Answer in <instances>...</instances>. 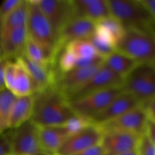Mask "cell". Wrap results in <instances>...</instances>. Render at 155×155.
<instances>
[{"label": "cell", "instance_id": "obj_22", "mask_svg": "<svg viewBox=\"0 0 155 155\" xmlns=\"http://www.w3.org/2000/svg\"><path fill=\"white\" fill-rule=\"evenodd\" d=\"M34 108V95L16 97L11 111L9 130L18 128L24 123L30 120Z\"/></svg>", "mask_w": 155, "mask_h": 155}, {"label": "cell", "instance_id": "obj_27", "mask_svg": "<svg viewBox=\"0 0 155 155\" xmlns=\"http://www.w3.org/2000/svg\"><path fill=\"white\" fill-rule=\"evenodd\" d=\"M88 41L92 44L97 53L104 59L116 50L114 43L111 39L104 32L96 28V26L95 33Z\"/></svg>", "mask_w": 155, "mask_h": 155}, {"label": "cell", "instance_id": "obj_32", "mask_svg": "<svg viewBox=\"0 0 155 155\" xmlns=\"http://www.w3.org/2000/svg\"><path fill=\"white\" fill-rule=\"evenodd\" d=\"M9 61H10L8 59L0 58V91L6 89L5 78L6 68Z\"/></svg>", "mask_w": 155, "mask_h": 155}, {"label": "cell", "instance_id": "obj_33", "mask_svg": "<svg viewBox=\"0 0 155 155\" xmlns=\"http://www.w3.org/2000/svg\"><path fill=\"white\" fill-rule=\"evenodd\" d=\"M148 120L155 122V96L145 106Z\"/></svg>", "mask_w": 155, "mask_h": 155}, {"label": "cell", "instance_id": "obj_15", "mask_svg": "<svg viewBox=\"0 0 155 155\" xmlns=\"http://www.w3.org/2000/svg\"><path fill=\"white\" fill-rule=\"evenodd\" d=\"M28 39L27 27L14 29L0 38V58L16 60L23 55Z\"/></svg>", "mask_w": 155, "mask_h": 155}, {"label": "cell", "instance_id": "obj_35", "mask_svg": "<svg viewBox=\"0 0 155 155\" xmlns=\"http://www.w3.org/2000/svg\"><path fill=\"white\" fill-rule=\"evenodd\" d=\"M145 133L155 146V122L150 120L148 121Z\"/></svg>", "mask_w": 155, "mask_h": 155}, {"label": "cell", "instance_id": "obj_38", "mask_svg": "<svg viewBox=\"0 0 155 155\" xmlns=\"http://www.w3.org/2000/svg\"><path fill=\"white\" fill-rule=\"evenodd\" d=\"M152 65H153V67H154V68L155 69V61H154V63L152 64Z\"/></svg>", "mask_w": 155, "mask_h": 155}, {"label": "cell", "instance_id": "obj_26", "mask_svg": "<svg viewBox=\"0 0 155 155\" xmlns=\"http://www.w3.org/2000/svg\"><path fill=\"white\" fill-rule=\"evenodd\" d=\"M16 97L8 89L0 91V135L9 130V120Z\"/></svg>", "mask_w": 155, "mask_h": 155}, {"label": "cell", "instance_id": "obj_3", "mask_svg": "<svg viewBox=\"0 0 155 155\" xmlns=\"http://www.w3.org/2000/svg\"><path fill=\"white\" fill-rule=\"evenodd\" d=\"M116 50L139 64H151L155 61V34L139 29H125Z\"/></svg>", "mask_w": 155, "mask_h": 155}, {"label": "cell", "instance_id": "obj_28", "mask_svg": "<svg viewBox=\"0 0 155 155\" xmlns=\"http://www.w3.org/2000/svg\"><path fill=\"white\" fill-rule=\"evenodd\" d=\"M95 26L96 28L104 32L111 39L112 42L114 43L115 47L125 32V28L123 27L122 24L111 16L107 17L98 21L95 23Z\"/></svg>", "mask_w": 155, "mask_h": 155}, {"label": "cell", "instance_id": "obj_31", "mask_svg": "<svg viewBox=\"0 0 155 155\" xmlns=\"http://www.w3.org/2000/svg\"><path fill=\"white\" fill-rule=\"evenodd\" d=\"M12 130L0 135V155H12Z\"/></svg>", "mask_w": 155, "mask_h": 155}, {"label": "cell", "instance_id": "obj_30", "mask_svg": "<svg viewBox=\"0 0 155 155\" xmlns=\"http://www.w3.org/2000/svg\"><path fill=\"white\" fill-rule=\"evenodd\" d=\"M136 151L138 155H155V146L145 133L139 138Z\"/></svg>", "mask_w": 155, "mask_h": 155}, {"label": "cell", "instance_id": "obj_2", "mask_svg": "<svg viewBox=\"0 0 155 155\" xmlns=\"http://www.w3.org/2000/svg\"><path fill=\"white\" fill-rule=\"evenodd\" d=\"M110 16L125 29L145 30L155 34V21L141 0H107Z\"/></svg>", "mask_w": 155, "mask_h": 155}, {"label": "cell", "instance_id": "obj_13", "mask_svg": "<svg viewBox=\"0 0 155 155\" xmlns=\"http://www.w3.org/2000/svg\"><path fill=\"white\" fill-rule=\"evenodd\" d=\"M141 136L121 131L103 132L101 145L104 155H123L136 150Z\"/></svg>", "mask_w": 155, "mask_h": 155}, {"label": "cell", "instance_id": "obj_19", "mask_svg": "<svg viewBox=\"0 0 155 155\" xmlns=\"http://www.w3.org/2000/svg\"><path fill=\"white\" fill-rule=\"evenodd\" d=\"M64 46L66 47L75 57L76 64L74 68L98 66L104 62V58L97 53L88 40L74 41Z\"/></svg>", "mask_w": 155, "mask_h": 155}, {"label": "cell", "instance_id": "obj_1", "mask_svg": "<svg viewBox=\"0 0 155 155\" xmlns=\"http://www.w3.org/2000/svg\"><path fill=\"white\" fill-rule=\"evenodd\" d=\"M33 95L34 108L30 120L38 127L64 125L76 115L64 95L54 86Z\"/></svg>", "mask_w": 155, "mask_h": 155}, {"label": "cell", "instance_id": "obj_6", "mask_svg": "<svg viewBox=\"0 0 155 155\" xmlns=\"http://www.w3.org/2000/svg\"><path fill=\"white\" fill-rule=\"evenodd\" d=\"M122 92V87L111 88L93 92L82 98L68 101V103L76 115L91 121L92 118L101 114Z\"/></svg>", "mask_w": 155, "mask_h": 155}, {"label": "cell", "instance_id": "obj_29", "mask_svg": "<svg viewBox=\"0 0 155 155\" xmlns=\"http://www.w3.org/2000/svg\"><path fill=\"white\" fill-rule=\"evenodd\" d=\"M91 121L89 120L86 119L84 117H82L78 116V115H75L73 117H71L64 124V126L66 127L70 136H71V135L75 134L77 132L83 130L84 127L89 125Z\"/></svg>", "mask_w": 155, "mask_h": 155}, {"label": "cell", "instance_id": "obj_17", "mask_svg": "<svg viewBox=\"0 0 155 155\" xmlns=\"http://www.w3.org/2000/svg\"><path fill=\"white\" fill-rule=\"evenodd\" d=\"M17 59L22 63L30 74L36 87V93L54 86L57 77V69L55 65H45L34 63L23 55Z\"/></svg>", "mask_w": 155, "mask_h": 155}, {"label": "cell", "instance_id": "obj_25", "mask_svg": "<svg viewBox=\"0 0 155 155\" xmlns=\"http://www.w3.org/2000/svg\"><path fill=\"white\" fill-rule=\"evenodd\" d=\"M28 14V2L21 0V2L8 14L3 24L0 38L14 29L26 27Z\"/></svg>", "mask_w": 155, "mask_h": 155}, {"label": "cell", "instance_id": "obj_4", "mask_svg": "<svg viewBox=\"0 0 155 155\" xmlns=\"http://www.w3.org/2000/svg\"><path fill=\"white\" fill-rule=\"evenodd\" d=\"M27 27L28 37L57 55L61 48L58 33L38 7L36 0H29Z\"/></svg>", "mask_w": 155, "mask_h": 155}, {"label": "cell", "instance_id": "obj_11", "mask_svg": "<svg viewBox=\"0 0 155 155\" xmlns=\"http://www.w3.org/2000/svg\"><path fill=\"white\" fill-rule=\"evenodd\" d=\"M6 89L15 97H22L36 93V87L30 74L18 59L10 61L5 71Z\"/></svg>", "mask_w": 155, "mask_h": 155}, {"label": "cell", "instance_id": "obj_20", "mask_svg": "<svg viewBox=\"0 0 155 155\" xmlns=\"http://www.w3.org/2000/svg\"><path fill=\"white\" fill-rule=\"evenodd\" d=\"M76 17H83L93 22L110 16L107 0H73Z\"/></svg>", "mask_w": 155, "mask_h": 155}, {"label": "cell", "instance_id": "obj_37", "mask_svg": "<svg viewBox=\"0 0 155 155\" xmlns=\"http://www.w3.org/2000/svg\"><path fill=\"white\" fill-rule=\"evenodd\" d=\"M123 155H138V154H137V151H136V150H134V151H130V152L126 153V154H124Z\"/></svg>", "mask_w": 155, "mask_h": 155}, {"label": "cell", "instance_id": "obj_36", "mask_svg": "<svg viewBox=\"0 0 155 155\" xmlns=\"http://www.w3.org/2000/svg\"><path fill=\"white\" fill-rule=\"evenodd\" d=\"M141 1L149 11L155 21V0H141Z\"/></svg>", "mask_w": 155, "mask_h": 155}, {"label": "cell", "instance_id": "obj_12", "mask_svg": "<svg viewBox=\"0 0 155 155\" xmlns=\"http://www.w3.org/2000/svg\"><path fill=\"white\" fill-rule=\"evenodd\" d=\"M36 2L58 35L61 30L76 17L73 0H36Z\"/></svg>", "mask_w": 155, "mask_h": 155}, {"label": "cell", "instance_id": "obj_16", "mask_svg": "<svg viewBox=\"0 0 155 155\" xmlns=\"http://www.w3.org/2000/svg\"><path fill=\"white\" fill-rule=\"evenodd\" d=\"M95 31V23L83 17H75L59 32L61 48L71 42L88 40Z\"/></svg>", "mask_w": 155, "mask_h": 155}, {"label": "cell", "instance_id": "obj_8", "mask_svg": "<svg viewBox=\"0 0 155 155\" xmlns=\"http://www.w3.org/2000/svg\"><path fill=\"white\" fill-rule=\"evenodd\" d=\"M103 131L97 124L91 122L89 125L70 136L55 153V155H74L100 145Z\"/></svg>", "mask_w": 155, "mask_h": 155}, {"label": "cell", "instance_id": "obj_34", "mask_svg": "<svg viewBox=\"0 0 155 155\" xmlns=\"http://www.w3.org/2000/svg\"><path fill=\"white\" fill-rule=\"evenodd\" d=\"M74 155H104V151H103L102 147L100 144V145L94 146L92 148L86 149Z\"/></svg>", "mask_w": 155, "mask_h": 155}, {"label": "cell", "instance_id": "obj_23", "mask_svg": "<svg viewBox=\"0 0 155 155\" xmlns=\"http://www.w3.org/2000/svg\"><path fill=\"white\" fill-rule=\"evenodd\" d=\"M107 68L118 76L125 78L139 64L124 53L115 50L104 59L103 62Z\"/></svg>", "mask_w": 155, "mask_h": 155}, {"label": "cell", "instance_id": "obj_9", "mask_svg": "<svg viewBox=\"0 0 155 155\" xmlns=\"http://www.w3.org/2000/svg\"><path fill=\"white\" fill-rule=\"evenodd\" d=\"M124 79L110 71L104 64L83 85L67 97L68 101L77 99L93 92L111 88L122 87Z\"/></svg>", "mask_w": 155, "mask_h": 155}, {"label": "cell", "instance_id": "obj_14", "mask_svg": "<svg viewBox=\"0 0 155 155\" xmlns=\"http://www.w3.org/2000/svg\"><path fill=\"white\" fill-rule=\"evenodd\" d=\"M101 65L91 68H74L64 73H58L57 71L54 86L67 98L70 94L83 86Z\"/></svg>", "mask_w": 155, "mask_h": 155}, {"label": "cell", "instance_id": "obj_18", "mask_svg": "<svg viewBox=\"0 0 155 155\" xmlns=\"http://www.w3.org/2000/svg\"><path fill=\"white\" fill-rule=\"evenodd\" d=\"M139 106L142 105L131 95L123 90L101 114L92 118L91 122L101 125Z\"/></svg>", "mask_w": 155, "mask_h": 155}, {"label": "cell", "instance_id": "obj_24", "mask_svg": "<svg viewBox=\"0 0 155 155\" xmlns=\"http://www.w3.org/2000/svg\"><path fill=\"white\" fill-rule=\"evenodd\" d=\"M23 56L29 61L39 64L55 65L56 55L54 52L28 37Z\"/></svg>", "mask_w": 155, "mask_h": 155}, {"label": "cell", "instance_id": "obj_21", "mask_svg": "<svg viewBox=\"0 0 155 155\" xmlns=\"http://www.w3.org/2000/svg\"><path fill=\"white\" fill-rule=\"evenodd\" d=\"M39 136L42 148L51 155H55L70 134L64 125L51 126L39 127Z\"/></svg>", "mask_w": 155, "mask_h": 155}, {"label": "cell", "instance_id": "obj_5", "mask_svg": "<svg viewBox=\"0 0 155 155\" xmlns=\"http://www.w3.org/2000/svg\"><path fill=\"white\" fill-rule=\"evenodd\" d=\"M122 89L145 107L155 96V69L153 65H137L124 79Z\"/></svg>", "mask_w": 155, "mask_h": 155}, {"label": "cell", "instance_id": "obj_10", "mask_svg": "<svg viewBox=\"0 0 155 155\" xmlns=\"http://www.w3.org/2000/svg\"><path fill=\"white\" fill-rule=\"evenodd\" d=\"M148 121L145 107L139 106L109 122L98 126L103 132L121 131L141 136L145 132Z\"/></svg>", "mask_w": 155, "mask_h": 155}, {"label": "cell", "instance_id": "obj_7", "mask_svg": "<svg viewBox=\"0 0 155 155\" xmlns=\"http://www.w3.org/2000/svg\"><path fill=\"white\" fill-rule=\"evenodd\" d=\"M12 155H51L41 145L39 127L31 120L12 130Z\"/></svg>", "mask_w": 155, "mask_h": 155}]
</instances>
